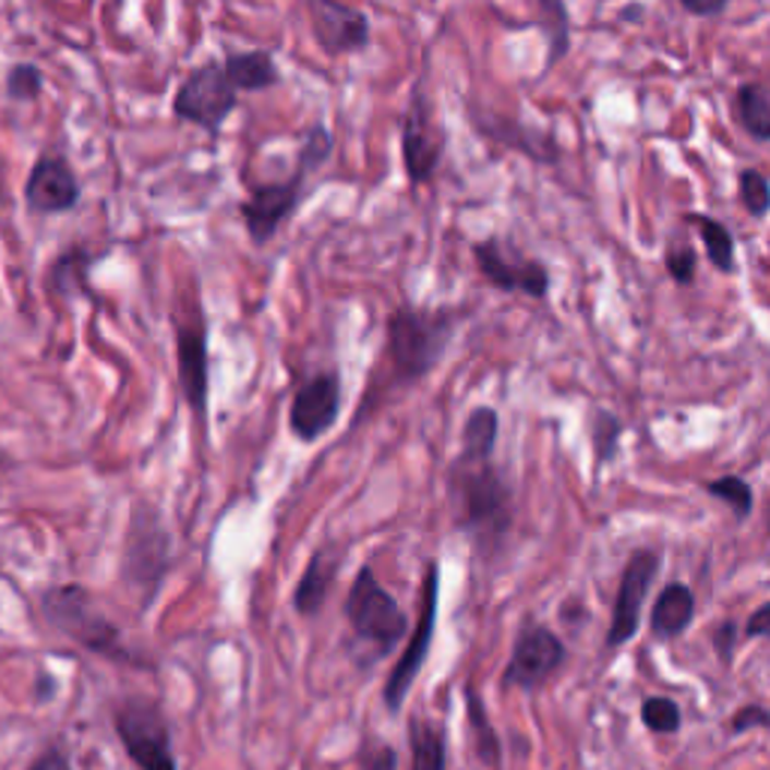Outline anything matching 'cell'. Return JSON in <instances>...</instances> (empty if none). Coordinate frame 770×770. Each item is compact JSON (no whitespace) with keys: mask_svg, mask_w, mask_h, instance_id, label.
I'll return each mask as SVG.
<instances>
[{"mask_svg":"<svg viewBox=\"0 0 770 770\" xmlns=\"http://www.w3.org/2000/svg\"><path fill=\"white\" fill-rule=\"evenodd\" d=\"M340 416V376L323 371L301 385L289 407V431L301 443H316L335 428Z\"/></svg>","mask_w":770,"mask_h":770,"instance_id":"13","label":"cell"},{"mask_svg":"<svg viewBox=\"0 0 770 770\" xmlns=\"http://www.w3.org/2000/svg\"><path fill=\"white\" fill-rule=\"evenodd\" d=\"M337 566H340V560L332 551H316L311 563L304 566L299 585H296V593H292V605H296L301 617H313V614L323 611L325 599L335 587Z\"/></svg>","mask_w":770,"mask_h":770,"instance_id":"18","label":"cell"},{"mask_svg":"<svg viewBox=\"0 0 770 770\" xmlns=\"http://www.w3.org/2000/svg\"><path fill=\"white\" fill-rule=\"evenodd\" d=\"M82 200V187L73 166L58 154H43L25 181V202L34 214L73 212Z\"/></svg>","mask_w":770,"mask_h":770,"instance_id":"15","label":"cell"},{"mask_svg":"<svg viewBox=\"0 0 770 770\" xmlns=\"http://www.w3.org/2000/svg\"><path fill=\"white\" fill-rule=\"evenodd\" d=\"M361 770H398V753L388 744L364 746L361 753Z\"/></svg>","mask_w":770,"mask_h":770,"instance_id":"35","label":"cell"},{"mask_svg":"<svg viewBox=\"0 0 770 770\" xmlns=\"http://www.w3.org/2000/svg\"><path fill=\"white\" fill-rule=\"evenodd\" d=\"M311 31L325 55H352L371 46V19L359 7L337 0H311Z\"/></svg>","mask_w":770,"mask_h":770,"instance_id":"14","label":"cell"},{"mask_svg":"<svg viewBox=\"0 0 770 770\" xmlns=\"http://www.w3.org/2000/svg\"><path fill=\"white\" fill-rule=\"evenodd\" d=\"M446 494L458 530L476 548L497 551L515 524V494L494 464V455L458 452L446 470Z\"/></svg>","mask_w":770,"mask_h":770,"instance_id":"1","label":"cell"},{"mask_svg":"<svg viewBox=\"0 0 770 770\" xmlns=\"http://www.w3.org/2000/svg\"><path fill=\"white\" fill-rule=\"evenodd\" d=\"M710 645L717 650L722 665H732L734 659V647H737V623L734 621H722L713 633H710Z\"/></svg>","mask_w":770,"mask_h":770,"instance_id":"34","label":"cell"},{"mask_svg":"<svg viewBox=\"0 0 770 770\" xmlns=\"http://www.w3.org/2000/svg\"><path fill=\"white\" fill-rule=\"evenodd\" d=\"M344 614H347L352 638L368 647V662H380L388 657L410 633V621L398 605V599L380 585L371 566H361L356 575L344 602Z\"/></svg>","mask_w":770,"mask_h":770,"instance_id":"3","label":"cell"},{"mask_svg":"<svg viewBox=\"0 0 770 770\" xmlns=\"http://www.w3.org/2000/svg\"><path fill=\"white\" fill-rule=\"evenodd\" d=\"M696 621V593L693 587L671 581L662 587V593L650 609V633L657 635L659 641H671L677 635H684Z\"/></svg>","mask_w":770,"mask_h":770,"instance_id":"17","label":"cell"},{"mask_svg":"<svg viewBox=\"0 0 770 770\" xmlns=\"http://www.w3.org/2000/svg\"><path fill=\"white\" fill-rule=\"evenodd\" d=\"M436 611H440V563L431 560L428 563V572L422 578V602H419V621L412 626L410 641H407V650L400 653L395 669L388 674V681L383 686V701L385 708L392 713H398L404 698L410 693V686L416 684L419 671L428 662V653H431V645H434V633H436Z\"/></svg>","mask_w":770,"mask_h":770,"instance_id":"6","label":"cell"},{"mask_svg":"<svg viewBox=\"0 0 770 770\" xmlns=\"http://www.w3.org/2000/svg\"><path fill=\"white\" fill-rule=\"evenodd\" d=\"M115 732L139 770H178L169 722L151 698L121 701L115 710Z\"/></svg>","mask_w":770,"mask_h":770,"instance_id":"5","label":"cell"},{"mask_svg":"<svg viewBox=\"0 0 770 770\" xmlns=\"http://www.w3.org/2000/svg\"><path fill=\"white\" fill-rule=\"evenodd\" d=\"M178 373L184 385V398L196 419H205L208 407V337L202 316H193L190 325L178 328Z\"/></svg>","mask_w":770,"mask_h":770,"instance_id":"16","label":"cell"},{"mask_svg":"<svg viewBox=\"0 0 770 770\" xmlns=\"http://www.w3.org/2000/svg\"><path fill=\"white\" fill-rule=\"evenodd\" d=\"M464 698H467V720H470V734H472V749L476 756L482 758L485 765H494L497 768L500 761V737L494 732V725L488 720L485 705H482V696L479 689L472 684L464 686Z\"/></svg>","mask_w":770,"mask_h":770,"instance_id":"23","label":"cell"},{"mask_svg":"<svg viewBox=\"0 0 770 770\" xmlns=\"http://www.w3.org/2000/svg\"><path fill=\"white\" fill-rule=\"evenodd\" d=\"M768 536H770V512H768Z\"/></svg>","mask_w":770,"mask_h":770,"instance_id":"39","label":"cell"},{"mask_svg":"<svg viewBox=\"0 0 770 770\" xmlns=\"http://www.w3.org/2000/svg\"><path fill=\"white\" fill-rule=\"evenodd\" d=\"M410 770H446V737L434 722H410Z\"/></svg>","mask_w":770,"mask_h":770,"instance_id":"25","label":"cell"},{"mask_svg":"<svg viewBox=\"0 0 770 770\" xmlns=\"http://www.w3.org/2000/svg\"><path fill=\"white\" fill-rule=\"evenodd\" d=\"M746 638H770V602L758 605L744 626Z\"/></svg>","mask_w":770,"mask_h":770,"instance_id":"37","label":"cell"},{"mask_svg":"<svg viewBox=\"0 0 770 770\" xmlns=\"http://www.w3.org/2000/svg\"><path fill=\"white\" fill-rule=\"evenodd\" d=\"M27 770H73V765H70V758L63 756L58 746H49V749H43V753L34 758V765Z\"/></svg>","mask_w":770,"mask_h":770,"instance_id":"38","label":"cell"},{"mask_svg":"<svg viewBox=\"0 0 770 770\" xmlns=\"http://www.w3.org/2000/svg\"><path fill=\"white\" fill-rule=\"evenodd\" d=\"M464 313L400 304L385 320V352L398 383H419L446 356Z\"/></svg>","mask_w":770,"mask_h":770,"instance_id":"2","label":"cell"},{"mask_svg":"<svg viewBox=\"0 0 770 770\" xmlns=\"http://www.w3.org/2000/svg\"><path fill=\"white\" fill-rule=\"evenodd\" d=\"M43 73H39V67H34V63H15L13 70L7 73V94L13 97V100H37L39 94H43Z\"/></svg>","mask_w":770,"mask_h":770,"instance_id":"31","label":"cell"},{"mask_svg":"<svg viewBox=\"0 0 770 770\" xmlns=\"http://www.w3.org/2000/svg\"><path fill=\"white\" fill-rule=\"evenodd\" d=\"M479 130L485 136L497 139L506 148H515L527 154L536 163H557L560 160V145L548 133H536L527 130L521 121H512V118H491V121H479Z\"/></svg>","mask_w":770,"mask_h":770,"instance_id":"19","label":"cell"},{"mask_svg":"<svg viewBox=\"0 0 770 770\" xmlns=\"http://www.w3.org/2000/svg\"><path fill=\"white\" fill-rule=\"evenodd\" d=\"M696 268H698V256L696 250L689 244H677L671 241L665 248V272L671 274V280L681 286H689L696 280Z\"/></svg>","mask_w":770,"mask_h":770,"instance_id":"32","label":"cell"},{"mask_svg":"<svg viewBox=\"0 0 770 770\" xmlns=\"http://www.w3.org/2000/svg\"><path fill=\"white\" fill-rule=\"evenodd\" d=\"M681 708H677V701L669 696H650L645 698V705H641V722H645L650 732L657 734H674L677 729H681Z\"/></svg>","mask_w":770,"mask_h":770,"instance_id":"30","label":"cell"},{"mask_svg":"<svg viewBox=\"0 0 770 770\" xmlns=\"http://www.w3.org/2000/svg\"><path fill=\"white\" fill-rule=\"evenodd\" d=\"M443 151H446V136L434 124L431 97L424 91V82H416L410 103L400 118V157H404L410 184L422 187L434 178Z\"/></svg>","mask_w":770,"mask_h":770,"instance_id":"8","label":"cell"},{"mask_svg":"<svg viewBox=\"0 0 770 770\" xmlns=\"http://www.w3.org/2000/svg\"><path fill=\"white\" fill-rule=\"evenodd\" d=\"M734 118L744 127L746 136L756 142H770V94L758 82H746L734 91Z\"/></svg>","mask_w":770,"mask_h":770,"instance_id":"21","label":"cell"},{"mask_svg":"<svg viewBox=\"0 0 770 770\" xmlns=\"http://www.w3.org/2000/svg\"><path fill=\"white\" fill-rule=\"evenodd\" d=\"M563 662H566V645L560 641V635L539 623H527L515 638L512 657L503 671V686L539 689L563 669Z\"/></svg>","mask_w":770,"mask_h":770,"instance_id":"11","label":"cell"},{"mask_svg":"<svg viewBox=\"0 0 770 770\" xmlns=\"http://www.w3.org/2000/svg\"><path fill=\"white\" fill-rule=\"evenodd\" d=\"M701 491L710 494V497L722 500V503H725L737 518H749V515H753V506H756V494H753L749 482L741 479V476L708 479V482H701Z\"/></svg>","mask_w":770,"mask_h":770,"instance_id":"27","label":"cell"},{"mask_svg":"<svg viewBox=\"0 0 770 770\" xmlns=\"http://www.w3.org/2000/svg\"><path fill=\"white\" fill-rule=\"evenodd\" d=\"M681 10L696 19H717L729 10V0H681Z\"/></svg>","mask_w":770,"mask_h":770,"instance_id":"36","label":"cell"},{"mask_svg":"<svg viewBox=\"0 0 770 770\" xmlns=\"http://www.w3.org/2000/svg\"><path fill=\"white\" fill-rule=\"evenodd\" d=\"M737 193H741V205L746 208L749 217H768L770 212V181L768 175L758 169H741L737 175Z\"/></svg>","mask_w":770,"mask_h":770,"instance_id":"29","label":"cell"},{"mask_svg":"<svg viewBox=\"0 0 770 770\" xmlns=\"http://www.w3.org/2000/svg\"><path fill=\"white\" fill-rule=\"evenodd\" d=\"M686 224H693L698 229V236L705 241L708 250L710 265L720 274H734V260H737V250H734V236L729 232V226L713 220L708 214H684Z\"/></svg>","mask_w":770,"mask_h":770,"instance_id":"22","label":"cell"},{"mask_svg":"<svg viewBox=\"0 0 770 770\" xmlns=\"http://www.w3.org/2000/svg\"><path fill=\"white\" fill-rule=\"evenodd\" d=\"M311 172H316V169L299 160L292 178L253 187V193L238 208L248 236L253 238V244H268L277 236V229L292 217V212L299 208L301 196H304V181H308Z\"/></svg>","mask_w":770,"mask_h":770,"instance_id":"9","label":"cell"},{"mask_svg":"<svg viewBox=\"0 0 770 770\" xmlns=\"http://www.w3.org/2000/svg\"><path fill=\"white\" fill-rule=\"evenodd\" d=\"M662 569V557L650 548L635 551L629 563L623 566L621 585H617V597H614V609H611L609 635H605V647L617 650L626 641H633L638 633V621H641V609L645 599L653 587V578Z\"/></svg>","mask_w":770,"mask_h":770,"instance_id":"10","label":"cell"},{"mask_svg":"<svg viewBox=\"0 0 770 770\" xmlns=\"http://www.w3.org/2000/svg\"><path fill=\"white\" fill-rule=\"evenodd\" d=\"M500 436V412L494 407H476L464 422L460 452L470 455H494Z\"/></svg>","mask_w":770,"mask_h":770,"instance_id":"26","label":"cell"},{"mask_svg":"<svg viewBox=\"0 0 770 770\" xmlns=\"http://www.w3.org/2000/svg\"><path fill=\"white\" fill-rule=\"evenodd\" d=\"M539 13H542L539 27L545 31V37H548L545 70H551V67H557V63L569 55V46H572L569 10H566L560 0H542V3H539Z\"/></svg>","mask_w":770,"mask_h":770,"instance_id":"24","label":"cell"},{"mask_svg":"<svg viewBox=\"0 0 770 770\" xmlns=\"http://www.w3.org/2000/svg\"><path fill=\"white\" fill-rule=\"evenodd\" d=\"M238 109V91L229 82L224 63H205L187 75L175 94L172 112L190 124L217 136L229 115Z\"/></svg>","mask_w":770,"mask_h":770,"instance_id":"7","label":"cell"},{"mask_svg":"<svg viewBox=\"0 0 770 770\" xmlns=\"http://www.w3.org/2000/svg\"><path fill=\"white\" fill-rule=\"evenodd\" d=\"M472 260L488 284L503 292H521L527 299H545L551 289L548 265L539 260H527L521 253H509L500 238H485L472 248Z\"/></svg>","mask_w":770,"mask_h":770,"instance_id":"12","label":"cell"},{"mask_svg":"<svg viewBox=\"0 0 770 770\" xmlns=\"http://www.w3.org/2000/svg\"><path fill=\"white\" fill-rule=\"evenodd\" d=\"M224 70L236 91H268L280 82V70L274 63L272 51H229Z\"/></svg>","mask_w":770,"mask_h":770,"instance_id":"20","label":"cell"},{"mask_svg":"<svg viewBox=\"0 0 770 770\" xmlns=\"http://www.w3.org/2000/svg\"><path fill=\"white\" fill-rule=\"evenodd\" d=\"M43 611H46V621L58 633L73 638L75 645H82L91 653H100V657L115 659V662L130 659V653L121 645V629L94 605V599H91L85 587H51L49 593L43 597Z\"/></svg>","mask_w":770,"mask_h":770,"instance_id":"4","label":"cell"},{"mask_svg":"<svg viewBox=\"0 0 770 770\" xmlns=\"http://www.w3.org/2000/svg\"><path fill=\"white\" fill-rule=\"evenodd\" d=\"M623 436V422L609 410H593L590 412V443H593V455H597L599 467H605L611 460L617 458V448H621Z\"/></svg>","mask_w":770,"mask_h":770,"instance_id":"28","label":"cell"},{"mask_svg":"<svg viewBox=\"0 0 770 770\" xmlns=\"http://www.w3.org/2000/svg\"><path fill=\"white\" fill-rule=\"evenodd\" d=\"M729 729H732V734H744L749 729H770V710L761 708V705H744L741 710H734Z\"/></svg>","mask_w":770,"mask_h":770,"instance_id":"33","label":"cell"}]
</instances>
